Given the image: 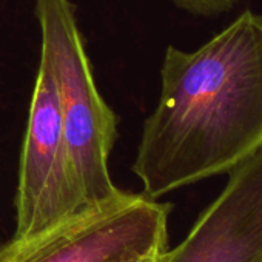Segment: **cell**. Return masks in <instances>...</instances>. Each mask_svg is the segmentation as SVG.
Returning <instances> with one entry per match:
<instances>
[{
  "label": "cell",
  "instance_id": "cell-4",
  "mask_svg": "<svg viewBox=\"0 0 262 262\" xmlns=\"http://www.w3.org/2000/svg\"><path fill=\"white\" fill-rule=\"evenodd\" d=\"M82 208L56 85L40 62L20 155L14 237L40 233Z\"/></svg>",
  "mask_w": 262,
  "mask_h": 262
},
{
  "label": "cell",
  "instance_id": "cell-6",
  "mask_svg": "<svg viewBox=\"0 0 262 262\" xmlns=\"http://www.w3.org/2000/svg\"><path fill=\"white\" fill-rule=\"evenodd\" d=\"M178 8L201 17H214L234 8L237 0H170Z\"/></svg>",
  "mask_w": 262,
  "mask_h": 262
},
{
  "label": "cell",
  "instance_id": "cell-1",
  "mask_svg": "<svg viewBox=\"0 0 262 262\" xmlns=\"http://www.w3.org/2000/svg\"><path fill=\"white\" fill-rule=\"evenodd\" d=\"M262 148V16L245 10L194 51L170 45L133 173L159 199Z\"/></svg>",
  "mask_w": 262,
  "mask_h": 262
},
{
  "label": "cell",
  "instance_id": "cell-7",
  "mask_svg": "<svg viewBox=\"0 0 262 262\" xmlns=\"http://www.w3.org/2000/svg\"><path fill=\"white\" fill-rule=\"evenodd\" d=\"M161 254H162V253H161ZM161 254H159V256H161ZM159 256H155V257H148V259H145V260H142V262H158Z\"/></svg>",
  "mask_w": 262,
  "mask_h": 262
},
{
  "label": "cell",
  "instance_id": "cell-3",
  "mask_svg": "<svg viewBox=\"0 0 262 262\" xmlns=\"http://www.w3.org/2000/svg\"><path fill=\"white\" fill-rule=\"evenodd\" d=\"M173 204L119 190L56 225L0 245V262H142L168 248Z\"/></svg>",
  "mask_w": 262,
  "mask_h": 262
},
{
  "label": "cell",
  "instance_id": "cell-2",
  "mask_svg": "<svg viewBox=\"0 0 262 262\" xmlns=\"http://www.w3.org/2000/svg\"><path fill=\"white\" fill-rule=\"evenodd\" d=\"M40 62L56 85L63 135L83 207L114 196L108 159L117 136L114 111L100 96L70 0H36Z\"/></svg>",
  "mask_w": 262,
  "mask_h": 262
},
{
  "label": "cell",
  "instance_id": "cell-5",
  "mask_svg": "<svg viewBox=\"0 0 262 262\" xmlns=\"http://www.w3.org/2000/svg\"><path fill=\"white\" fill-rule=\"evenodd\" d=\"M227 174L185 239L158 262H262V148Z\"/></svg>",
  "mask_w": 262,
  "mask_h": 262
}]
</instances>
